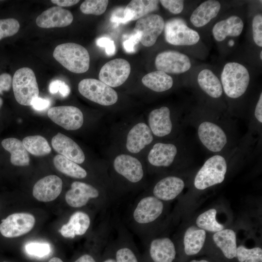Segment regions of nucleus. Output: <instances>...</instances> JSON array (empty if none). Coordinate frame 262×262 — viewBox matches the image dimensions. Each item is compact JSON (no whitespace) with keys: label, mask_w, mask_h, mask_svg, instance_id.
Returning <instances> with one entry per match:
<instances>
[{"label":"nucleus","mask_w":262,"mask_h":262,"mask_svg":"<svg viewBox=\"0 0 262 262\" xmlns=\"http://www.w3.org/2000/svg\"><path fill=\"white\" fill-rule=\"evenodd\" d=\"M73 20V16L70 11L60 6H53L39 15L36 23L42 28L64 27L69 25Z\"/></svg>","instance_id":"6ab92c4d"},{"label":"nucleus","mask_w":262,"mask_h":262,"mask_svg":"<svg viewBox=\"0 0 262 262\" xmlns=\"http://www.w3.org/2000/svg\"><path fill=\"white\" fill-rule=\"evenodd\" d=\"M183 180L180 177L170 176L158 181L154 185L152 194L158 199L164 201L175 199L183 191Z\"/></svg>","instance_id":"412c9836"},{"label":"nucleus","mask_w":262,"mask_h":262,"mask_svg":"<svg viewBox=\"0 0 262 262\" xmlns=\"http://www.w3.org/2000/svg\"><path fill=\"white\" fill-rule=\"evenodd\" d=\"M78 90L86 98L103 106L113 105L118 100V95L115 90L95 79L82 80L78 84Z\"/></svg>","instance_id":"0eeeda50"},{"label":"nucleus","mask_w":262,"mask_h":262,"mask_svg":"<svg viewBox=\"0 0 262 262\" xmlns=\"http://www.w3.org/2000/svg\"><path fill=\"white\" fill-rule=\"evenodd\" d=\"M189 262H210L206 260H193L190 261Z\"/></svg>","instance_id":"4d7b16f0"},{"label":"nucleus","mask_w":262,"mask_h":262,"mask_svg":"<svg viewBox=\"0 0 262 262\" xmlns=\"http://www.w3.org/2000/svg\"><path fill=\"white\" fill-rule=\"evenodd\" d=\"M204 230L191 226L186 230L184 238V250L187 256L197 254L202 249L206 239Z\"/></svg>","instance_id":"2f4dec72"},{"label":"nucleus","mask_w":262,"mask_h":262,"mask_svg":"<svg viewBox=\"0 0 262 262\" xmlns=\"http://www.w3.org/2000/svg\"><path fill=\"white\" fill-rule=\"evenodd\" d=\"M70 88L65 82H63L59 92L61 96L63 97H67L70 93Z\"/></svg>","instance_id":"5fc2aeb1"},{"label":"nucleus","mask_w":262,"mask_h":262,"mask_svg":"<svg viewBox=\"0 0 262 262\" xmlns=\"http://www.w3.org/2000/svg\"><path fill=\"white\" fill-rule=\"evenodd\" d=\"M229 45L230 46L233 45V44H234L233 41L232 40H230V41L229 42Z\"/></svg>","instance_id":"bf43d9fd"},{"label":"nucleus","mask_w":262,"mask_h":262,"mask_svg":"<svg viewBox=\"0 0 262 262\" xmlns=\"http://www.w3.org/2000/svg\"><path fill=\"white\" fill-rule=\"evenodd\" d=\"M91 223L88 214L81 211H76L70 216L67 223L62 226L60 232L64 237L73 239L85 234Z\"/></svg>","instance_id":"393cba45"},{"label":"nucleus","mask_w":262,"mask_h":262,"mask_svg":"<svg viewBox=\"0 0 262 262\" xmlns=\"http://www.w3.org/2000/svg\"><path fill=\"white\" fill-rule=\"evenodd\" d=\"M97 46L105 48L106 54L109 56H112L115 53V47L113 40L109 37H101L96 40Z\"/></svg>","instance_id":"37998d69"},{"label":"nucleus","mask_w":262,"mask_h":262,"mask_svg":"<svg viewBox=\"0 0 262 262\" xmlns=\"http://www.w3.org/2000/svg\"><path fill=\"white\" fill-rule=\"evenodd\" d=\"M100 197L98 189L93 186L81 181H74L65 195L67 204L71 207L79 208L85 206L91 199Z\"/></svg>","instance_id":"2eb2a0df"},{"label":"nucleus","mask_w":262,"mask_h":262,"mask_svg":"<svg viewBox=\"0 0 262 262\" xmlns=\"http://www.w3.org/2000/svg\"><path fill=\"white\" fill-rule=\"evenodd\" d=\"M159 1L164 7L174 14H179L183 9L184 3L183 0H161Z\"/></svg>","instance_id":"79ce46f5"},{"label":"nucleus","mask_w":262,"mask_h":262,"mask_svg":"<svg viewBox=\"0 0 262 262\" xmlns=\"http://www.w3.org/2000/svg\"><path fill=\"white\" fill-rule=\"evenodd\" d=\"M217 211L214 209H210L200 214L196 220L197 226L203 230L211 232H218L224 229L223 225L216 220Z\"/></svg>","instance_id":"c9c22d12"},{"label":"nucleus","mask_w":262,"mask_h":262,"mask_svg":"<svg viewBox=\"0 0 262 262\" xmlns=\"http://www.w3.org/2000/svg\"><path fill=\"white\" fill-rule=\"evenodd\" d=\"M142 82L145 86L156 92L166 91L173 85L172 77L159 70L150 72L144 76Z\"/></svg>","instance_id":"473e14b6"},{"label":"nucleus","mask_w":262,"mask_h":262,"mask_svg":"<svg viewBox=\"0 0 262 262\" xmlns=\"http://www.w3.org/2000/svg\"><path fill=\"white\" fill-rule=\"evenodd\" d=\"M227 159L222 153L213 154L207 159L195 177V188L204 190L222 183L228 169Z\"/></svg>","instance_id":"20e7f679"},{"label":"nucleus","mask_w":262,"mask_h":262,"mask_svg":"<svg viewBox=\"0 0 262 262\" xmlns=\"http://www.w3.org/2000/svg\"><path fill=\"white\" fill-rule=\"evenodd\" d=\"M179 152L178 147L172 143L158 142L150 150L148 162L156 167H168L174 162Z\"/></svg>","instance_id":"4be33fe9"},{"label":"nucleus","mask_w":262,"mask_h":262,"mask_svg":"<svg viewBox=\"0 0 262 262\" xmlns=\"http://www.w3.org/2000/svg\"><path fill=\"white\" fill-rule=\"evenodd\" d=\"M260 56V58L262 60V51H261Z\"/></svg>","instance_id":"052dcab7"},{"label":"nucleus","mask_w":262,"mask_h":262,"mask_svg":"<svg viewBox=\"0 0 262 262\" xmlns=\"http://www.w3.org/2000/svg\"><path fill=\"white\" fill-rule=\"evenodd\" d=\"M51 1L55 4L58 6L68 7L74 5L78 3L80 0H52Z\"/></svg>","instance_id":"603ef678"},{"label":"nucleus","mask_w":262,"mask_h":262,"mask_svg":"<svg viewBox=\"0 0 262 262\" xmlns=\"http://www.w3.org/2000/svg\"><path fill=\"white\" fill-rule=\"evenodd\" d=\"M63 181L56 175L46 176L38 180L33 189V195L38 200L49 202L55 199L61 194Z\"/></svg>","instance_id":"a211bd4d"},{"label":"nucleus","mask_w":262,"mask_h":262,"mask_svg":"<svg viewBox=\"0 0 262 262\" xmlns=\"http://www.w3.org/2000/svg\"><path fill=\"white\" fill-rule=\"evenodd\" d=\"M139 41L140 35L135 32L123 42L124 49L128 53L134 52L135 51V47Z\"/></svg>","instance_id":"c03bdc74"},{"label":"nucleus","mask_w":262,"mask_h":262,"mask_svg":"<svg viewBox=\"0 0 262 262\" xmlns=\"http://www.w3.org/2000/svg\"><path fill=\"white\" fill-rule=\"evenodd\" d=\"M114 168L119 175L131 183H137L144 177V170L141 162L129 155L121 154L114 161Z\"/></svg>","instance_id":"f3484780"},{"label":"nucleus","mask_w":262,"mask_h":262,"mask_svg":"<svg viewBox=\"0 0 262 262\" xmlns=\"http://www.w3.org/2000/svg\"><path fill=\"white\" fill-rule=\"evenodd\" d=\"M155 65L157 70L166 74L183 73L191 67L190 60L187 55L173 50L159 53L155 58Z\"/></svg>","instance_id":"ddd939ff"},{"label":"nucleus","mask_w":262,"mask_h":262,"mask_svg":"<svg viewBox=\"0 0 262 262\" xmlns=\"http://www.w3.org/2000/svg\"><path fill=\"white\" fill-rule=\"evenodd\" d=\"M223 90L227 96L236 99L246 92L250 81L247 68L241 64L229 62L226 64L221 76Z\"/></svg>","instance_id":"39448f33"},{"label":"nucleus","mask_w":262,"mask_h":262,"mask_svg":"<svg viewBox=\"0 0 262 262\" xmlns=\"http://www.w3.org/2000/svg\"><path fill=\"white\" fill-rule=\"evenodd\" d=\"M2 147L11 153L10 161L16 166H27L30 157L22 141L16 138H8L1 142Z\"/></svg>","instance_id":"c85d7f7f"},{"label":"nucleus","mask_w":262,"mask_h":262,"mask_svg":"<svg viewBox=\"0 0 262 262\" xmlns=\"http://www.w3.org/2000/svg\"><path fill=\"white\" fill-rule=\"evenodd\" d=\"M220 9L221 4L218 1H205L194 10L190 16V21L196 27H203L218 15Z\"/></svg>","instance_id":"bb28decb"},{"label":"nucleus","mask_w":262,"mask_h":262,"mask_svg":"<svg viewBox=\"0 0 262 262\" xmlns=\"http://www.w3.org/2000/svg\"><path fill=\"white\" fill-rule=\"evenodd\" d=\"M49 262H63V261L59 258L54 257L51 258Z\"/></svg>","instance_id":"6e6d98bb"},{"label":"nucleus","mask_w":262,"mask_h":262,"mask_svg":"<svg viewBox=\"0 0 262 262\" xmlns=\"http://www.w3.org/2000/svg\"></svg>","instance_id":"680f3d73"},{"label":"nucleus","mask_w":262,"mask_h":262,"mask_svg":"<svg viewBox=\"0 0 262 262\" xmlns=\"http://www.w3.org/2000/svg\"><path fill=\"white\" fill-rule=\"evenodd\" d=\"M53 56L64 67L73 73H82L89 68L88 51L76 43H66L58 45L54 50Z\"/></svg>","instance_id":"7ed1b4c3"},{"label":"nucleus","mask_w":262,"mask_h":262,"mask_svg":"<svg viewBox=\"0 0 262 262\" xmlns=\"http://www.w3.org/2000/svg\"><path fill=\"white\" fill-rule=\"evenodd\" d=\"M53 164L58 171L69 177L81 179L87 176V172L84 168L60 154L54 157Z\"/></svg>","instance_id":"72a5a7b5"},{"label":"nucleus","mask_w":262,"mask_h":262,"mask_svg":"<svg viewBox=\"0 0 262 262\" xmlns=\"http://www.w3.org/2000/svg\"><path fill=\"white\" fill-rule=\"evenodd\" d=\"M12 86V78L8 73L0 75V94L3 91H8Z\"/></svg>","instance_id":"a18cd8bd"},{"label":"nucleus","mask_w":262,"mask_h":262,"mask_svg":"<svg viewBox=\"0 0 262 262\" xmlns=\"http://www.w3.org/2000/svg\"><path fill=\"white\" fill-rule=\"evenodd\" d=\"M196 131L201 145L209 152L220 154L230 144L229 134L223 125L212 118H201L198 121Z\"/></svg>","instance_id":"f257e3e1"},{"label":"nucleus","mask_w":262,"mask_h":262,"mask_svg":"<svg viewBox=\"0 0 262 262\" xmlns=\"http://www.w3.org/2000/svg\"><path fill=\"white\" fill-rule=\"evenodd\" d=\"M48 115L55 123L68 131L78 130L83 123L82 113L78 108L73 106L50 108Z\"/></svg>","instance_id":"4468645a"},{"label":"nucleus","mask_w":262,"mask_h":262,"mask_svg":"<svg viewBox=\"0 0 262 262\" xmlns=\"http://www.w3.org/2000/svg\"><path fill=\"white\" fill-rule=\"evenodd\" d=\"M177 251L174 243L167 237L155 238L146 245L143 262H175Z\"/></svg>","instance_id":"1a4fd4ad"},{"label":"nucleus","mask_w":262,"mask_h":262,"mask_svg":"<svg viewBox=\"0 0 262 262\" xmlns=\"http://www.w3.org/2000/svg\"><path fill=\"white\" fill-rule=\"evenodd\" d=\"M35 222V218L32 214L14 213L1 220L0 233L6 238L17 237L30 232Z\"/></svg>","instance_id":"9b49d317"},{"label":"nucleus","mask_w":262,"mask_h":262,"mask_svg":"<svg viewBox=\"0 0 262 262\" xmlns=\"http://www.w3.org/2000/svg\"><path fill=\"white\" fill-rule=\"evenodd\" d=\"M124 10L123 8H118L112 14L110 20L116 24L119 23H126L124 16Z\"/></svg>","instance_id":"8fccbe9b"},{"label":"nucleus","mask_w":262,"mask_h":262,"mask_svg":"<svg viewBox=\"0 0 262 262\" xmlns=\"http://www.w3.org/2000/svg\"><path fill=\"white\" fill-rule=\"evenodd\" d=\"M20 28L18 21L13 18L0 19V40L16 34Z\"/></svg>","instance_id":"58836bf2"},{"label":"nucleus","mask_w":262,"mask_h":262,"mask_svg":"<svg viewBox=\"0 0 262 262\" xmlns=\"http://www.w3.org/2000/svg\"><path fill=\"white\" fill-rule=\"evenodd\" d=\"M166 41L176 46H191L199 40V34L190 28L180 18H172L168 20L164 27Z\"/></svg>","instance_id":"6e6552de"},{"label":"nucleus","mask_w":262,"mask_h":262,"mask_svg":"<svg viewBox=\"0 0 262 262\" xmlns=\"http://www.w3.org/2000/svg\"><path fill=\"white\" fill-rule=\"evenodd\" d=\"M254 119L256 123L259 126H261L262 123V93L261 92L259 96V99L256 103L254 112Z\"/></svg>","instance_id":"de8ad7c7"},{"label":"nucleus","mask_w":262,"mask_h":262,"mask_svg":"<svg viewBox=\"0 0 262 262\" xmlns=\"http://www.w3.org/2000/svg\"><path fill=\"white\" fill-rule=\"evenodd\" d=\"M49 105L50 101L49 99L39 97L35 98L32 104L33 108L38 111L45 110Z\"/></svg>","instance_id":"09e8293b"},{"label":"nucleus","mask_w":262,"mask_h":262,"mask_svg":"<svg viewBox=\"0 0 262 262\" xmlns=\"http://www.w3.org/2000/svg\"><path fill=\"white\" fill-rule=\"evenodd\" d=\"M99 262H116L112 244H107L101 255Z\"/></svg>","instance_id":"49530a36"},{"label":"nucleus","mask_w":262,"mask_h":262,"mask_svg":"<svg viewBox=\"0 0 262 262\" xmlns=\"http://www.w3.org/2000/svg\"><path fill=\"white\" fill-rule=\"evenodd\" d=\"M148 122L152 134L159 137L170 134L173 130L170 110L166 106L152 110L148 115Z\"/></svg>","instance_id":"5701e85b"},{"label":"nucleus","mask_w":262,"mask_h":262,"mask_svg":"<svg viewBox=\"0 0 262 262\" xmlns=\"http://www.w3.org/2000/svg\"><path fill=\"white\" fill-rule=\"evenodd\" d=\"M3 104V100L0 97V108L2 105Z\"/></svg>","instance_id":"13d9d810"},{"label":"nucleus","mask_w":262,"mask_h":262,"mask_svg":"<svg viewBox=\"0 0 262 262\" xmlns=\"http://www.w3.org/2000/svg\"><path fill=\"white\" fill-rule=\"evenodd\" d=\"M239 262H262V249L247 248L243 245L237 247L236 257Z\"/></svg>","instance_id":"e433bc0d"},{"label":"nucleus","mask_w":262,"mask_h":262,"mask_svg":"<svg viewBox=\"0 0 262 262\" xmlns=\"http://www.w3.org/2000/svg\"><path fill=\"white\" fill-rule=\"evenodd\" d=\"M22 142L26 150L36 156H44L51 151L48 141L41 135L27 136L23 138Z\"/></svg>","instance_id":"f704fd0d"},{"label":"nucleus","mask_w":262,"mask_h":262,"mask_svg":"<svg viewBox=\"0 0 262 262\" xmlns=\"http://www.w3.org/2000/svg\"><path fill=\"white\" fill-rule=\"evenodd\" d=\"M163 18L157 14H148L136 22L134 32L140 35V42L145 47L153 46L164 27Z\"/></svg>","instance_id":"9d476101"},{"label":"nucleus","mask_w":262,"mask_h":262,"mask_svg":"<svg viewBox=\"0 0 262 262\" xmlns=\"http://www.w3.org/2000/svg\"><path fill=\"white\" fill-rule=\"evenodd\" d=\"M197 82L201 89L211 98H218L222 96L221 82L211 70H201L197 76Z\"/></svg>","instance_id":"c756f323"},{"label":"nucleus","mask_w":262,"mask_h":262,"mask_svg":"<svg viewBox=\"0 0 262 262\" xmlns=\"http://www.w3.org/2000/svg\"><path fill=\"white\" fill-rule=\"evenodd\" d=\"M100 258H97L96 256L85 253L80 256L74 262H99Z\"/></svg>","instance_id":"3c124183"},{"label":"nucleus","mask_w":262,"mask_h":262,"mask_svg":"<svg viewBox=\"0 0 262 262\" xmlns=\"http://www.w3.org/2000/svg\"><path fill=\"white\" fill-rule=\"evenodd\" d=\"M243 28L244 22L241 18L232 16L216 23L213 28L212 33L214 39L218 42H221L228 36H239Z\"/></svg>","instance_id":"a878e982"},{"label":"nucleus","mask_w":262,"mask_h":262,"mask_svg":"<svg viewBox=\"0 0 262 262\" xmlns=\"http://www.w3.org/2000/svg\"><path fill=\"white\" fill-rule=\"evenodd\" d=\"M131 72V66L128 61L117 58L111 60L101 68L98 78L99 81L111 87L122 85L128 78Z\"/></svg>","instance_id":"f8f14e48"},{"label":"nucleus","mask_w":262,"mask_h":262,"mask_svg":"<svg viewBox=\"0 0 262 262\" xmlns=\"http://www.w3.org/2000/svg\"><path fill=\"white\" fill-rule=\"evenodd\" d=\"M252 35L255 43L262 47V16L258 14L253 17L252 23Z\"/></svg>","instance_id":"a19ab883"},{"label":"nucleus","mask_w":262,"mask_h":262,"mask_svg":"<svg viewBox=\"0 0 262 262\" xmlns=\"http://www.w3.org/2000/svg\"><path fill=\"white\" fill-rule=\"evenodd\" d=\"M108 3L107 0H86L81 4L80 10L84 14L100 15L106 11Z\"/></svg>","instance_id":"4c0bfd02"},{"label":"nucleus","mask_w":262,"mask_h":262,"mask_svg":"<svg viewBox=\"0 0 262 262\" xmlns=\"http://www.w3.org/2000/svg\"><path fill=\"white\" fill-rule=\"evenodd\" d=\"M15 98L21 105L32 106L33 100L39 96V88L35 75L29 67L17 69L12 79Z\"/></svg>","instance_id":"423d86ee"},{"label":"nucleus","mask_w":262,"mask_h":262,"mask_svg":"<svg viewBox=\"0 0 262 262\" xmlns=\"http://www.w3.org/2000/svg\"><path fill=\"white\" fill-rule=\"evenodd\" d=\"M63 81L56 80L53 81L49 85V91L51 94H55L59 91Z\"/></svg>","instance_id":"864d4df0"},{"label":"nucleus","mask_w":262,"mask_h":262,"mask_svg":"<svg viewBox=\"0 0 262 262\" xmlns=\"http://www.w3.org/2000/svg\"><path fill=\"white\" fill-rule=\"evenodd\" d=\"M159 2L155 0H131L124 10L125 23L138 20L157 10Z\"/></svg>","instance_id":"cd10ccee"},{"label":"nucleus","mask_w":262,"mask_h":262,"mask_svg":"<svg viewBox=\"0 0 262 262\" xmlns=\"http://www.w3.org/2000/svg\"><path fill=\"white\" fill-rule=\"evenodd\" d=\"M25 248L28 254L39 258L45 257L50 252V245L45 242H30L25 245Z\"/></svg>","instance_id":"ea45409f"},{"label":"nucleus","mask_w":262,"mask_h":262,"mask_svg":"<svg viewBox=\"0 0 262 262\" xmlns=\"http://www.w3.org/2000/svg\"><path fill=\"white\" fill-rule=\"evenodd\" d=\"M111 244L116 262H143L131 238L123 229Z\"/></svg>","instance_id":"dca6fc26"},{"label":"nucleus","mask_w":262,"mask_h":262,"mask_svg":"<svg viewBox=\"0 0 262 262\" xmlns=\"http://www.w3.org/2000/svg\"><path fill=\"white\" fill-rule=\"evenodd\" d=\"M164 209L163 201L152 195L147 196L136 200L130 215L132 227L142 233L144 229L156 221Z\"/></svg>","instance_id":"f03ea898"},{"label":"nucleus","mask_w":262,"mask_h":262,"mask_svg":"<svg viewBox=\"0 0 262 262\" xmlns=\"http://www.w3.org/2000/svg\"><path fill=\"white\" fill-rule=\"evenodd\" d=\"M153 140V134L149 127L144 123H139L129 132L126 147L129 152L137 153L150 144Z\"/></svg>","instance_id":"b1692460"},{"label":"nucleus","mask_w":262,"mask_h":262,"mask_svg":"<svg viewBox=\"0 0 262 262\" xmlns=\"http://www.w3.org/2000/svg\"><path fill=\"white\" fill-rule=\"evenodd\" d=\"M53 149L60 155L78 164L85 160L84 154L80 146L72 139L59 132L51 139Z\"/></svg>","instance_id":"aec40b11"},{"label":"nucleus","mask_w":262,"mask_h":262,"mask_svg":"<svg viewBox=\"0 0 262 262\" xmlns=\"http://www.w3.org/2000/svg\"><path fill=\"white\" fill-rule=\"evenodd\" d=\"M213 240L226 258L232 259L236 257V236L233 230L223 229L216 232L213 235Z\"/></svg>","instance_id":"7c9ffc66"}]
</instances>
